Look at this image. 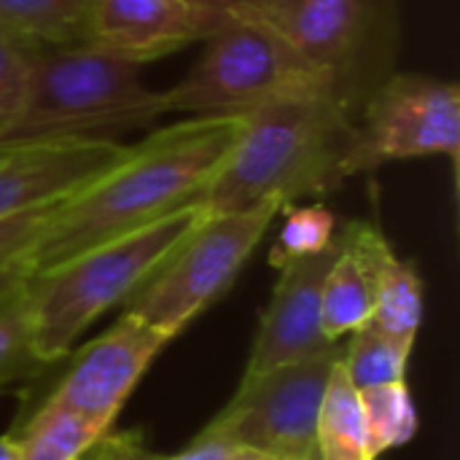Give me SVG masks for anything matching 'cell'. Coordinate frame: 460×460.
I'll use <instances>...</instances> for the list:
<instances>
[{
    "mask_svg": "<svg viewBox=\"0 0 460 460\" xmlns=\"http://www.w3.org/2000/svg\"><path fill=\"white\" fill-rule=\"evenodd\" d=\"M0 460H19L13 437H0Z\"/></svg>",
    "mask_w": 460,
    "mask_h": 460,
    "instance_id": "obj_27",
    "label": "cell"
},
{
    "mask_svg": "<svg viewBox=\"0 0 460 460\" xmlns=\"http://www.w3.org/2000/svg\"><path fill=\"white\" fill-rule=\"evenodd\" d=\"M75 460H159L135 431H105Z\"/></svg>",
    "mask_w": 460,
    "mask_h": 460,
    "instance_id": "obj_26",
    "label": "cell"
},
{
    "mask_svg": "<svg viewBox=\"0 0 460 460\" xmlns=\"http://www.w3.org/2000/svg\"><path fill=\"white\" fill-rule=\"evenodd\" d=\"M186 3H194V5H205V8H232L234 0H186Z\"/></svg>",
    "mask_w": 460,
    "mask_h": 460,
    "instance_id": "obj_28",
    "label": "cell"
},
{
    "mask_svg": "<svg viewBox=\"0 0 460 460\" xmlns=\"http://www.w3.org/2000/svg\"><path fill=\"white\" fill-rule=\"evenodd\" d=\"M167 113L164 92L148 89L140 67L94 46L35 51L22 111L8 143L97 137L148 127Z\"/></svg>",
    "mask_w": 460,
    "mask_h": 460,
    "instance_id": "obj_4",
    "label": "cell"
},
{
    "mask_svg": "<svg viewBox=\"0 0 460 460\" xmlns=\"http://www.w3.org/2000/svg\"><path fill=\"white\" fill-rule=\"evenodd\" d=\"M97 0H0V32L35 51L86 43Z\"/></svg>",
    "mask_w": 460,
    "mask_h": 460,
    "instance_id": "obj_15",
    "label": "cell"
},
{
    "mask_svg": "<svg viewBox=\"0 0 460 460\" xmlns=\"http://www.w3.org/2000/svg\"><path fill=\"white\" fill-rule=\"evenodd\" d=\"M412 345L415 340L396 337L375 321H367L350 334V345L340 353V364L358 391L385 383H404Z\"/></svg>",
    "mask_w": 460,
    "mask_h": 460,
    "instance_id": "obj_18",
    "label": "cell"
},
{
    "mask_svg": "<svg viewBox=\"0 0 460 460\" xmlns=\"http://www.w3.org/2000/svg\"><path fill=\"white\" fill-rule=\"evenodd\" d=\"M202 216V202L181 208L137 232L94 245L57 267L30 275L24 296L40 361L54 364L65 358L73 350V342L102 313L124 305L151 280Z\"/></svg>",
    "mask_w": 460,
    "mask_h": 460,
    "instance_id": "obj_3",
    "label": "cell"
},
{
    "mask_svg": "<svg viewBox=\"0 0 460 460\" xmlns=\"http://www.w3.org/2000/svg\"><path fill=\"white\" fill-rule=\"evenodd\" d=\"M232 8L278 32L353 113L394 75L399 0H234Z\"/></svg>",
    "mask_w": 460,
    "mask_h": 460,
    "instance_id": "obj_5",
    "label": "cell"
},
{
    "mask_svg": "<svg viewBox=\"0 0 460 460\" xmlns=\"http://www.w3.org/2000/svg\"><path fill=\"white\" fill-rule=\"evenodd\" d=\"M280 213V202H264L243 213H205L151 280L124 302V313L175 340L232 288L248 256Z\"/></svg>",
    "mask_w": 460,
    "mask_h": 460,
    "instance_id": "obj_7",
    "label": "cell"
},
{
    "mask_svg": "<svg viewBox=\"0 0 460 460\" xmlns=\"http://www.w3.org/2000/svg\"><path fill=\"white\" fill-rule=\"evenodd\" d=\"M159 460H267L261 458L259 453L243 447L240 442L213 431V429H205L186 450L175 453V456H167V458Z\"/></svg>",
    "mask_w": 460,
    "mask_h": 460,
    "instance_id": "obj_25",
    "label": "cell"
},
{
    "mask_svg": "<svg viewBox=\"0 0 460 460\" xmlns=\"http://www.w3.org/2000/svg\"><path fill=\"white\" fill-rule=\"evenodd\" d=\"M105 431H111V426L46 399L13 442L19 460H75Z\"/></svg>",
    "mask_w": 460,
    "mask_h": 460,
    "instance_id": "obj_17",
    "label": "cell"
},
{
    "mask_svg": "<svg viewBox=\"0 0 460 460\" xmlns=\"http://www.w3.org/2000/svg\"><path fill=\"white\" fill-rule=\"evenodd\" d=\"M340 253L323 280L321 296V323L332 342L372 321L377 275L394 251L375 221H350L340 229Z\"/></svg>",
    "mask_w": 460,
    "mask_h": 460,
    "instance_id": "obj_14",
    "label": "cell"
},
{
    "mask_svg": "<svg viewBox=\"0 0 460 460\" xmlns=\"http://www.w3.org/2000/svg\"><path fill=\"white\" fill-rule=\"evenodd\" d=\"M240 124L229 116H194L129 146L116 167L54 208L32 248L30 275L202 202Z\"/></svg>",
    "mask_w": 460,
    "mask_h": 460,
    "instance_id": "obj_1",
    "label": "cell"
},
{
    "mask_svg": "<svg viewBox=\"0 0 460 460\" xmlns=\"http://www.w3.org/2000/svg\"><path fill=\"white\" fill-rule=\"evenodd\" d=\"M170 342V337L154 332L135 315L121 313L105 334L75 353L49 402L113 426L132 388Z\"/></svg>",
    "mask_w": 460,
    "mask_h": 460,
    "instance_id": "obj_10",
    "label": "cell"
},
{
    "mask_svg": "<svg viewBox=\"0 0 460 460\" xmlns=\"http://www.w3.org/2000/svg\"><path fill=\"white\" fill-rule=\"evenodd\" d=\"M229 11L186 0H97L84 46L140 67L208 40L226 22Z\"/></svg>",
    "mask_w": 460,
    "mask_h": 460,
    "instance_id": "obj_13",
    "label": "cell"
},
{
    "mask_svg": "<svg viewBox=\"0 0 460 460\" xmlns=\"http://www.w3.org/2000/svg\"><path fill=\"white\" fill-rule=\"evenodd\" d=\"M447 156L460 162V89L423 73H394L361 108L358 175L388 162Z\"/></svg>",
    "mask_w": 460,
    "mask_h": 460,
    "instance_id": "obj_9",
    "label": "cell"
},
{
    "mask_svg": "<svg viewBox=\"0 0 460 460\" xmlns=\"http://www.w3.org/2000/svg\"><path fill=\"white\" fill-rule=\"evenodd\" d=\"M337 361L340 348L243 377L232 402L208 429L267 460H321L318 412Z\"/></svg>",
    "mask_w": 460,
    "mask_h": 460,
    "instance_id": "obj_8",
    "label": "cell"
},
{
    "mask_svg": "<svg viewBox=\"0 0 460 460\" xmlns=\"http://www.w3.org/2000/svg\"><path fill=\"white\" fill-rule=\"evenodd\" d=\"M286 224L278 234V243L270 253L272 267H286L299 259H310L332 248L337 234V218L334 213L315 202V205H288Z\"/></svg>",
    "mask_w": 460,
    "mask_h": 460,
    "instance_id": "obj_22",
    "label": "cell"
},
{
    "mask_svg": "<svg viewBox=\"0 0 460 460\" xmlns=\"http://www.w3.org/2000/svg\"><path fill=\"white\" fill-rule=\"evenodd\" d=\"M358 119L329 92L280 97L243 116L237 140L213 178L208 216L243 213L264 202L283 210L305 197L337 191L358 175Z\"/></svg>",
    "mask_w": 460,
    "mask_h": 460,
    "instance_id": "obj_2",
    "label": "cell"
},
{
    "mask_svg": "<svg viewBox=\"0 0 460 460\" xmlns=\"http://www.w3.org/2000/svg\"><path fill=\"white\" fill-rule=\"evenodd\" d=\"M310 92L332 94L329 81L278 32L232 8L205 40L199 62L164 92V108L191 119H243L272 100Z\"/></svg>",
    "mask_w": 460,
    "mask_h": 460,
    "instance_id": "obj_6",
    "label": "cell"
},
{
    "mask_svg": "<svg viewBox=\"0 0 460 460\" xmlns=\"http://www.w3.org/2000/svg\"><path fill=\"white\" fill-rule=\"evenodd\" d=\"M372 321L404 340H415L423 323V280L415 267L402 261L394 251L385 256L377 275Z\"/></svg>",
    "mask_w": 460,
    "mask_h": 460,
    "instance_id": "obj_19",
    "label": "cell"
},
{
    "mask_svg": "<svg viewBox=\"0 0 460 460\" xmlns=\"http://www.w3.org/2000/svg\"><path fill=\"white\" fill-rule=\"evenodd\" d=\"M318 458L372 460L361 394L340 361L334 364L318 412Z\"/></svg>",
    "mask_w": 460,
    "mask_h": 460,
    "instance_id": "obj_16",
    "label": "cell"
},
{
    "mask_svg": "<svg viewBox=\"0 0 460 460\" xmlns=\"http://www.w3.org/2000/svg\"><path fill=\"white\" fill-rule=\"evenodd\" d=\"M54 208L46 205L0 221V299L30 280V256Z\"/></svg>",
    "mask_w": 460,
    "mask_h": 460,
    "instance_id": "obj_23",
    "label": "cell"
},
{
    "mask_svg": "<svg viewBox=\"0 0 460 460\" xmlns=\"http://www.w3.org/2000/svg\"><path fill=\"white\" fill-rule=\"evenodd\" d=\"M129 154V146L97 137L24 140L0 146V221L59 205Z\"/></svg>",
    "mask_w": 460,
    "mask_h": 460,
    "instance_id": "obj_11",
    "label": "cell"
},
{
    "mask_svg": "<svg viewBox=\"0 0 460 460\" xmlns=\"http://www.w3.org/2000/svg\"><path fill=\"white\" fill-rule=\"evenodd\" d=\"M43 367L49 364H43L35 350L32 318L22 286L0 299V394Z\"/></svg>",
    "mask_w": 460,
    "mask_h": 460,
    "instance_id": "obj_21",
    "label": "cell"
},
{
    "mask_svg": "<svg viewBox=\"0 0 460 460\" xmlns=\"http://www.w3.org/2000/svg\"><path fill=\"white\" fill-rule=\"evenodd\" d=\"M32 57L35 49L0 32V143L5 140L8 129L13 127L22 111L30 70H32Z\"/></svg>",
    "mask_w": 460,
    "mask_h": 460,
    "instance_id": "obj_24",
    "label": "cell"
},
{
    "mask_svg": "<svg viewBox=\"0 0 460 460\" xmlns=\"http://www.w3.org/2000/svg\"><path fill=\"white\" fill-rule=\"evenodd\" d=\"M340 243L342 237L337 232L332 248H326L323 253L280 267L278 286L267 310L261 313V323L243 377H256L270 369L337 350V342L323 334L321 296L323 280L340 253Z\"/></svg>",
    "mask_w": 460,
    "mask_h": 460,
    "instance_id": "obj_12",
    "label": "cell"
},
{
    "mask_svg": "<svg viewBox=\"0 0 460 460\" xmlns=\"http://www.w3.org/2000/svg\"><path fill=\"white\" fill-rule=\"evenodd\" d=\"M358 394H361L372 460L407 445L415 437L418 410H415L407 383H385V385H375Z\"/></svg>",
    "mask_w": 460,
    "mask_h": 460,
    "instance_id": "obj_20",
    "label": "cell"
}]
</instances>
